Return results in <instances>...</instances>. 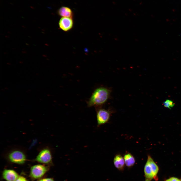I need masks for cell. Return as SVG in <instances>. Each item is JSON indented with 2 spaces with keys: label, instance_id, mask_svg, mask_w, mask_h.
Here are the masks:
<instances>
[{
  "label": "cell",
  "instance_id": "obj_1",
  "mask_svg": "<svg viewBox=\"0 0 181 181\" xmlns=\"http://www.w3.org/2000/svg\"><path fill=\"white\" fill-rule=\"evenodd\" d=\"M110 94V91L104 87H98L93 93L87 104L88 107L98 106L105 103Z\"/></svg>",
  "mask_w": 181,
  "mask_h": 181
},
{
  "label": "cell",
  "instance_id": "obj_2",
  "mask_svg": "<svg viewBox=\"0 0 181 181\" xmlns=\"http://www.w3.org/2000/svg\"><path fill=\"white\" fill-rule=\"evenodd\" d=\"M159 170L158 165L151 157L148 155L144 168L145 181H151L153 178L157 179Z\"/></svg>",
  "mask_w": 181,
  "mask_h": 181
},
{
  "label": "cell",
  "instance_id": "obj_3",
  "mask_svg": "<svg viewBox=\"0 0 181 181\" xmlns=\"http://www.w3.org/2000/svg\"><path fill=\"white\" fill-rule=\"evenodd\" d=\"M49 166L40 164L35 165L30 168L29 175L32 179H38L42 178L48 171Z\"/></svg>",
  "mask_w": 181,
  "mask_h": 181
},
{
  "label": "cell",
  "instance_id": "obj_4",
  "mask_svg": "<svg viewBox=\"0 0 181 181\" xmlns=\"http://www.w3.org/2000/svg\"><path fill=\"white\" fill-rule=\"evenodd\" d=\"M52 157L50 150L45 148L41 150L35 159V161L39 163L48 166L53 165Z\"/></svg>",
  "mask_w": 181,
  "mask_h": 181
},
{
  "label": "cell",
  "instance_id": "obj_5",
  "mask_svg": "<svg viewBox=\"0 0 181 181\" xmlns=\"http://www.w3.org/2000/svg\"><path fill=\"white\" fill-rule=\"evenodd\" d=\"M8 159L11 162L18 164H23L25 162L26 159V155L22 151L16 150L9 153Z\"/></svg>",
  "mask_w": 181,
  "mask_h": 181
},
{
  "label": "cell",
  "instance_id": "obj_6",
  "mask_svg": "<svg viewBox=\"0 0 181 181\" xmlns=\"http://www.w3.org/2000/svg\"><path fill=\"white\" fill-rule=\"evenodd\" d=\"M97 126H99L108 122L111 115L109 110L103 108H98L96 110Z\"/></svg>",
  "mask_w": 181,
  "mask_h": 181
},
{
  "label": "cell",
  "instance_id": "obj_7",
  "mask_svg": "<svg viewBox=\"0 0 181 181\" xmlns=\"http://www.w3.org/2000/svg\"><path fill=\"white\" fill-rule=\"evenodd\" d=\"M59 25L60 28L62 30L67 31L72 28L73 22L72 18L62 17L60 19Z\"/></svg>",
  "mask_w": 181,
  "mask_h": 181
},
{
  "label": "cell",
  "instance_id": "obj_8",
  "mask_svg": "<svg viewBox=\"0 0 181 181\" xmlns=\"http://www.w3.org/2000/svg\"><path fill=\"white\" fill-rule=\"evenodd\" d=\"M19 175L14 170L5 169L2 173V177L6 181H15Z\"/></svg>",
  "mask_w": 181,
  "mask_h": 181
},
{
  "label": "cell",
  "instance_id": "obj_9",
  "mask_svg": "<svg viewBox=\"0 0 181 181\" xmlns=\"http://www.w3.org/2000/svg\"><path fill=\"white\" fill-rule=\"evenodd\" d=\"M113 163L115 167L119 170H122L125 166L124 157L121 155L118 154L116 155L114 158Z\"/></svg>",
  "mask_w": 181,
  "mask_h": 181
},
{
  "label": "cell",
  "instance_id": "obj_10",
  "mask_svg": "<svg viewBox=\"0 0 181 181\" xmlns=\"http://www.w3.org/2000/svg\"><path fill=\"white\" fill-rule=\"evenodd\" d=\"M57 13L59 16L62 17L72 18L73 15L71 9L64 6L62 7L59 9Z\"/></svg>",
  "mask_w": 181,
  "mask_h": 181
},
{
  "label": "cell",
  "instance_id": "obj_11",
  "mask_svg": "<svg viewBox=\"0 0 181 181\" xmlns=\"http://www.w3.org/2000/svg\"><path fill=\"white\" fill-rule=\"evenodd\" d=\"M125 163L128 167L133 166L135 162V160L133 156L130 153L127 152L124 156Z\"/></svg>",
  "mask_w": 181,
  "mask_h": 181
},
{
  "label": "cell",
  "instance_id": "obj_12",
  "mask_svg": "<svg viewBox=\"0 0 181 181\" xmlns=\"http://www.w3.org/2000/svg\"><path fill=\"white\" fill-rule=\"evenodd\" d=\"M164 106L167 108L171 109L174 105V103L173 101L169 100H167L163 103Z\"/></svg>",
  "mask_w": 181,
  "mask_h": 181
},
{
  "label": "cell",
  "instance_id": "obj_13",
  "mask_svg": "<svg viewBox=\"0 0 181 181\" xmlns=\"http://www.w3.org/2000/svg\"><path fill=\"white\" fill-rule=\"evenodd\" d=\"M15 181H27L26 178L23 176L19 175Z\"/></svg>",
  "mask_w": 181,
  "mask_h": 181
},
{
  "label": "cell",
  "instance_id": "obj_14",
  "mask_svg": "<svg viewBox=\"0 0 181 181\" xmlns=\"http://www.w3.org/2000/svg\"><path fill=\"white\" fill-rule=\"evenodd\" d=\"M37 181H55L54 179L51 178H41L38 180Z\"/></svg>",
  "mask_w": 181,
  "mask_h": 181
},
{
  "label": "cell",
  "instance_id": "obj_15",
  "mask_svg": "<svg viewBox=\"0 0 181 181\" xmlns=\"http://www.w3.org/2000/svg\"><path fill=\"white\" fill-rule=\"evenodd\" d=\"M165 181H181V180L176 177H172L167 179Z\"/></svg>",
  "mask_w": 181,
  "mask_h": 181
}]
</instances>
